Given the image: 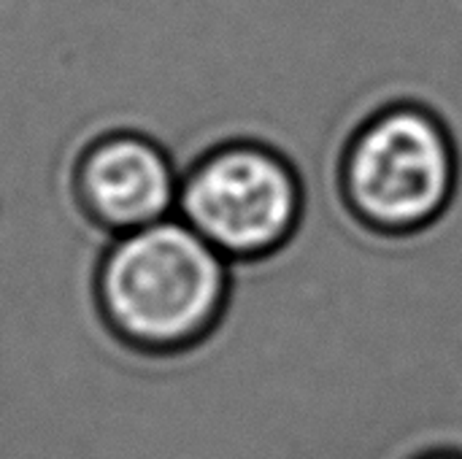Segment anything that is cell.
I'll use <instances>...</instances> for the list:
<instances>
[{
  "label": "cell",
  "mask_w": 462,
  "mask_h": 459,
  "mask_svg": "<svg viewBox=\"0 0 462 459\" xmlns=\"http://www.w3.org/2000/svg\"><path fill=\"white\" fill-rule=\"evenodd\" d=\"M230 260L184 219L116 235L97 271V306L111 333L149 354L187 352L222 319Z\"/></svg>",
  "instance_id": "1"
},
{
  "label": "cell",
  "mask_w": 462,
  "mask_h": 459,
  "mask_svg": "<svg viewBox=\"0 0 462 459\" xmlns=\"http://www.w3.org/2000/svg\"><path fill=\"white\" fill-rule=\"evenodd\" d=\"M457 189V141L425 103L395 100L371 111L341 149V203L371 235H422L447 216Z\"/></svg>",
  "instance_id": "2"
},
{
  "label": "cell",
  "mask_w": 462,
  "mask_h": 459,
  "mask_svg": "<svg viewBox=\"0 0 462 459\" xmlns=\"http://www.w3.org/2000/svg\"><path fill=\"white\" fill-rule=\"evenodd\" d=\"M306 192L292 162L254 141L203 154L184 176L176 214L230 262L282 252L298 233Z\"/></svg>",
  "instance_id": "3"
},
{
  "label": "cell",
  "mask_w": 462,
  "mask_h": 459,
  "mask_svg": "<svg viewBox=\"0 0 462 459\" xmlns=\"http://www.w3.org/2000/svg\"><path fill=\"white\" fill-rule=\"evenodd\" d=\"M179 189L181 176L168 151L138 133L97 138L76 165V197L84 214L114 235L171 219Z\"/></svg>",
  "instance_id": "4"
},
{
  "label": "cell",
  "mask_w": 462,
  "mask_h": 459,
  "mask_svg": "<svg viewBox=\"0 0 462 459\" xmlns=\"http://www.w3.org/2000/svg\"><path fill=\"white\" fill-rule=\"evenodd\" d=\"M414 459H462L460 449H430L425 454H417Z\"/></svg>",
  "instance_id": "5"
}]
</instances>
